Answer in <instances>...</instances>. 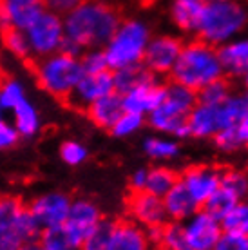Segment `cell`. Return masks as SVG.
Returning a JSON list of instances; mask_svg holds the SVG:
<instances>
[{
	"label": "cell",
	"mask_w": 248,
	"mask_h": 250,
	"mask_svg": "<svg viewBox=\"0 0 248 250\" xmlns=\"http://www.w3.org/2000/svg\"><path fill=\"white\" fill-rule=\"evenodd\" d=\"M178 182H180V176L176 174V170L170 169V167H165V165H156L152 169H147L145 190L163 198Z\"/></svg>",
	"instance_id": "4316f807"
},
{
	"label": "cell",
	"mask_w": 248,
	"mask_h": 250,
	"mask_svg": "<svg viewBox=\"0 0 248 250\" xmlns=\"http://www.w3.org/2000/svg\"><path fill=\"white\" fill-rule=\"evenodd\" d=\"M236 203H237V200L234 198V196H230L225 188L219 187L216 192L212 194L210 198L203 203V208H205L208 214H212L214 218L223 219L225 216L228 214L230 208L236 205Z\"/></svg>",
	"instance_id": "d590c367"
},
{
	"label": "cell",
	"mask_w": 248,
	"mask_h": 250,
	"mask_svg": "<svg viewBox=\"0 0 248 250\" xmlns=\"http://www.w3.org/2000/svg\"><path fill=\"white\" fill-rule=\"evenodd\" d=\"M181 227L190 250H212L223 234L221 219L214 218L205 208H199L190 218L181 221Z\"/></svg>",
	"instance_id": "7c38bea8"
},
{
	"label": "cell",
	"mask_w": 248,
	"mask_h": 250,
	"mask_svg": "<svg viewBox=\"0 0 248 250\" xmlns=\"http://www.w3.org/2000/svg\"><path fill=\"white\" fill-rule=\"evenodd\" d=\"M217 53L225 76L243 78L248 73V35H239L227 44L219 45Z\"/></svg>",
	"instance_id": "d6986e66"
},
{
	"label": "cell",
	"mask_w": 248,
	"mask_h": 250,
	"mask_svg": "<svg viewBox=\"0 0 248 250\" xmlns=\"http://www.w3.org/2000/svg\"><path fill=\"white\" fill-rule=\"evenodd\" d=\"M212 140L223 152H237L243 147H248V107L234 127L219 131Z\"/></svg>",
	"instance_id": "d4e9b609"
},
{
	"label": "cell",
	"mask_w": 248,
	"mask_h": 250,
	"mask_svg": "<svg viewBox=\"0 0 248 250\" xmlns=\"http://www.w3.org/2000/svg\"><path fill=\"white\" fill-rule=\"evenodd\" d=\"M80 62L85 73H100V71L109 69L107 67V60H105V55H103V49H102V47L85 49L80 55Z\"/></svg>",
	"instance_id": "f35d334b"
},
{
	"label": "cell",
	"mask_w": 248,
	"mask_h": 250,
	"mask_svg": "<svg viewBox=\"0 0 248 250\" xmlns=\"http://www.w3.org/2000/svg\"><path fill=\"white\" fill-rule=\"evenodd\" d=\"M168 250H190L180 221H167L160 232V243Z\"/></svg>",
	"instance_id": "836d02e7"
},
{
	"label": "cell",
	"mask_w": 248,
	"mask_h": 250,
	"mask_svg": "<svg viewBox=\"0 0 248 250\" xmlns=\"http://www.w3.org/2000/svg\"><path fill=\"white\" fill-rule=\"evenodd\" d=\"M43 9V0H0V27L24 31Z\"/></svg>",
	"instance_id": "2e32d148"
},
{
	"label": "cell",
	"mask_w": 248,
	"mask_h": 250,
	"mask_svg": "<svg viewBox=\"0 0 248 250\" xmlns=\"http://www.w3.org/2000/svg\"><path fill=\"white\" fill-rule=\"evenodd\" d=\"M24 98H27L25 85L19 78L15 76L0 78V107L4 109V113L9 114Z\"/></svg>",
	"instance_id": "83f0119b"
},
{
	"label": "cell",
	"mask_w": 248,
	"mask_h": 250,
	"mask_svg": "<svg viewBox=\"0 0 248 250\" xmlns=\"http://www.w3.org/2000/svg\"><path fill=\"white\" fill-rule=\"evenodd\" d=\"M89 156V149L78 140H67L60 145V158L63 163H67L71 167H78L85 162Z\"/></svg>",
	"instance_id": "74e56055"
},
{
	"label": "cell",
	"mask_w": 248,
	"mask_h": 250,
	"mask_svg": "<svg viewBox=\"0 0 248 250\" xmlns=\"http://www.w3.org/2000/svg\"><path fill=\"white\" fill-rule=\"evenodd\" d=\"M102 212L96 203L85 198L71 201V208L65 218V223L62 227V236L67 239L69 245L75 249H80V245L87 239V236L100 225L102 221Z\"/></svg>",
	"instance_id": "30bf717a"
},
{
	"label": "cell",
	"mask_w": 248,
	"mask_h": 250,
	"mask_svg": "<svg viewBox=\"0 0 248 250\" xmlns=\"http://www.w3.org/2000/svg\"><path fill=\"white\" fill-rule=\"evenodd\" d=\"M82 0H43V6L45 9L60 15V17H65L69 11H73Z\"/></svg>",
	"instance_id": "7bdbcfd3"
},
{
	"label": "cell",
	"mask_w": 248,
	"mask_h": 250,
	"mask_svg": "<svg viewBox=\"0 0 248 250\" xmlns=\"http://www.w3.org/2000/svg\"><path fill=\"white\" fill-rule=\"evenodd\" d=\"M150 27L142 19H125L122 20L102 47L107 60V67L111 71L140 65L143 62V55L150 40Z\"/></svg>",
	"instance_id": "5b68a950"
},
{
	"label": "cell",
	"mask_w": 248,
	"mask_h": 250,
	"mask_svg": "<svg viewBox=\"0 0 248 250\" xmlns=\"http://www.w3.org/2000/svg\"><path fill=\"white\" fill-rule=\"evenodd\" d=\"M38 245L42 250H78L73 245L67 243V239L62 236V232H43L38 238Z\"/></svg>",
	"instance_id": "60d3db41"
},
{
	"label": "cell",
	"mask_w": 248,
	"mask_h": 250,
	"mask_svg": "<svg viewBox=\"0 0 248 250\" xmlns=\"http://www.w3.org/2000/svg\"><path fill=\"white\" fill-rule=\"evenodd\" d=\"M124 111L125 109H124V104H122V94L114 91V93L107 94L103 98H100L98 102H94L85 113H87V116H89V120H91L96 127L109 131L112 125H114V122L122 116Z\"/></svg>",
	"instance_id": "603a6c76"
},
{
	"label": "cell",
	"mask_w": 248,
	"mask_h": 250,
	"mask_svg": "<svg viewBox=\"0 0 248 250\" xmlns=\"http://www.w3.org/2000/svg\"><path fill=\"white\" fill-rule=\"evenodd\" d=\"M112 227L114 221L102 219L100 225L87 236L78 250H112Z\"/></svg>",
	"instance_id": "4dcf8cb0"
},
{
	"label": "cell",
	"mask_w": 248,
	"mask_h": 250,
	"mask_svg": "<svg viewBox=\"0 0 248 250\" xmlns=\"http://www.w3.org/2000/svg\"><path fill=\"white\" fill-rule=\"evenodd\" d=\"M223 230L237 232L248 236V198L237 201L236 205L228 210V214L221 219Z\"/></svg>",
	"instance_id": "1f68e13d"
},
{
	"label": "cell",
	"mask_w": 248,
	"mask_h": 250,
	"mask_svg": "<svg viewBox=\"0 0 248 250\" xmlns=\"http://www.w3.org/2000/svg\"><path fill=\"white\" fill-rule=\"evenodd\" d=\"M111 93H114V78H112L111 69L100 71V73H83L67 102L76 109L87 111L94 102Z\"/></svg>",
	"instance_id": "4fadbf2b"
},
{
	"label": "cell",
	"mask_w": 248,
	"mask_h": 250,
	"mask_svg": "<svg viewBox=\"0 0 248 250\" xmlns=\"http://www.w3.org/2000/svg\"><path fill=\"white\" fill-rule=\"evenodd\" d=\"M152 250H168V249H165L162 245H156V247H152Z\"/></svg>",
	"instance_id": "7dc6e473"
},
{
	"label": "cell",
	"mask_w": 248,
	"mask_h": 250,
	"mask_svg": "<svg viewBox=\"0 0 248 250\" xmlns=\"http://www.w3.org/2000/svg\"><path fill=\"white\" fill-rule=\"evenodd\" d=\"M248 27V6L245 0H205L196 35L199 40L219 47L239 37Z\"/></svg>",
	"instance_id": "3957f363"
},
{
	"label": "cell",
	"mask_w": 248,
	"mask_h": 250,
	"mask_svg": "<svg viewBox=\"0 0 248 250\" xmlns=\"http://www.w3.org/2000/svg\"><path fill=\"white\" fill-rule=\"evenodd\" d=\"M247 238H248V236H247Z\"/></svg>",
	"instance_id": "681fc988"
},
{
	"label": "cell",
	"mask_w": 248,
	"mask_h": 250,
	"mask_svg": "<svg viewBox=\"0 0 248 250\" xmlns=\"http://www.w3.org/2000/svg\"><path fill=\"white\" fill-rule=\"evenodd\" d=\"M71 201L73 200L65 192L51 190V192L37 196L27 205L40 234L62 230L65 218L69 214V208H71Z\"/></svg>",
	"instance_id": "9c48e42d"
},
{
	"label": "cell",
	"mask_w": 248,
	"mask_h": 250,
	"mask_svg": "<svg viewBox=\"0 0 248 250\" xmlns=\"http://www.w3.org/2000/svg\"><path fill=\"white\" fill-rule=\"evenodd\" d=\"M212 250H248V238L245 234L223 230Z\"/></svg>",
	"instance_id": "ab89813d"
},
{
	"label": "cell",
	"mask_w": 248,
	"mask_h": 250,
	"mask_svg": "<svg viewBox=\"0 0 248 250\" xmlns=\"http://www.w3.org/2000/svg\"><path fill=\"white\" fill-rule=\"evenodd\" d=\"M150 75L147 69L143 67L142 63L140 65H130V67L118 69V71H112V78H114V91L120 94L127 93L129 89L140 85L142 82L149 80Z\"/></svg>",
	"instance_id": "f1b7e54d"
},
{
	"label": "cell",
	"mask_w": 248,
	"mask_h": 250,
	"mask_svg": "<svg viewBox=\"0 0 248 250\" xmlns=\"http://www.w3.org/2000/svg\"><path fill=\"white\" fill-rule=\"evenodd\" d=\"M162 91H163L162 83L156 80V76H150L149 80L142 82L140 85L129 89L127 93L122 94L124 109L129 111V113H136V114H142V116H147V114L160 104Z\"/></svg>",
	"instance_id": "e0dca14e"
},
{
	"label": "cell",
	"mask_w": 248,
	"mask_h": 250,
	"mask_svg": "<svg viewBox=\"0 0 248 250\" xmlns=\"http://www.w3.org/2000/svg\"><path fill=\"white\" fill-rule=\"evenodd\" d=\"M145 183H147V169H136L129 178V185L132 188V192H140L145 190Z\"/></svg>",
	"instance_id": "ee69618b"
},
{
	"label": "cell",
	"mask_w": 248,
	"mask_h": 250,
	"mask_svg": "<svg viewBox=\"0 0 248 250\" xmlns=\"http://www.w3.org/2000/svg\"><path fill=\"white\" fill-rule=\"evenodd\" d=\"M20 134L7 118L0 120V150H7L19 144Z\"/></svg>",
	"instance_id": "b9f144b4"
},
{
	"label": "cell",
	"mask_w": 248,
	"mask_h": 250,
	"mask_svg": "<svg viewBox=\"0 0 248 250\" xmlns=\"http://www.w3.org/2000/svg\"><path fill=\"white\" fill-rule=\"evenodd\" d=\"M143 124H145V116L124 111L122 116L114 122V125H112L109 131H111L112 136L116 138H129V136H134L143 127Z\"/></svg>",
	"instance_id": "e575fe53"
},
{
	"label": "cell",
	"mask_w": 248,
	"mask_h": 250,
	"mask_svg": "<svg viewBox=\"0 0 248 250\" xmlns=\"http://www.w3.org/2000/svg\"><path fill=\"white\" fill-rule=\"evenodd\" d=\"M181 47H183V42L174 35L150 37L142 65L154 76L170 75L174 63L178 62Z\"/></svg>",
	"instance_id": "8fae6325"
},
{
	"label": "cell",
	"mask_w": 248,
	"mask_h": 250,
	"mask_svg": "<svg viewBox=\"0 0 248 250\" xmlns=\"http://www.w3.org/2000/svg\"><path fill=\"white\" fill-rule=\"evenodd\" d=\"M27 38L31 60H40L49 55L62 51L65 42V29H63V17L56 13L43 9L37 19L24 29Z\"/></svg>",
	"instance_id": "ba28073f"
},
{
	"label": "cell",
	"mask_w": 248,
	"mask_h": 250,
	"mask_svg": "<svg viewBox=\"0 0 248 250\" xmlns=\"http://www.w3.org/2000/svg\"><path fill=\"white\" fill-rule=\"evenodd\" d=\"M20 250H42V249H40V245H38V241H33V243L25 245L24 249H20Z\"/></svg>",
	"instance_id": "f6af8a7d"
},
{
	"label": "cell",
	"mask_w": 248,
	"mask_h": 250,
	"mask_svg": "<svg viewBox=\"0 0 248 250\" xmlns=\"http://www.w3.org/2000/svg\"><path fill=\"white\" fill-rule=\"evenodd\" d=\"M243 83H245V87H247V93H248V73L243 76Z\"/></svg>",
	"instance_id": "bcb514c9"
},
{
	"label": "cell",
	"mask_w": 248,
	"mask_h": 250,
	"mask_svg": "<svg viewBox=\"0 0 248 250\" xmlns=\"http://www.w3.org/2000/svg\"><path fill=\"white\" fill-rule=\"evenodd\" d=\"M33 73H35L38 85L45 93L67 102L73 89L76 87V83L85 71L82 67L80 57L71 55L67 51H58L55 55L35 60Z\"/></svg>",
	"instance_id": "8992f818"
},
{
	"label": "cell",
	"mask_w": 248,
	"mask_h": 250,
	"mask_svg": "<svg viewBox=\"0 0 248 250\" xmlns=\"http://www.w3.org/2000/svg\"><path fill=\"white\" fill-rule=\"evenodd\" d=\"M122 22L120 11L107 0H82L63 17L62 51L80 57L85 49L103 47Z\"/></svg>",
	"instance_id": "6da1fadb"
},
{
	"label": "cell",
	"mask_w": 248,
	"mask_h": 250,
	"mask_svg": "<svg viewBox=\"0 0 248 250\" xmlns=\"http://www.w3.org/2000/svg\"><path fill=\"white\" fill-rule=\"evenodd\" d=\"M163 200V207H165V212H167L168 221H185L186 218H190L196 210H199L201 207L198 205V201L194 200L192 196L188 194L183 185L180 182L176 183L170 190H168Z\"/></svg>",
	"instance_id": "44dd1931"
},
{
	"label": "cell",
	"mask_w": 248,
	"mask_h": 250,
	"mask_svg": "<svg viewBox=\"0 0 248 250\" xmlns=\"http://www.w3.org/2000/svg\"><path fill=\"white\" fill-rule=\"evenodd\" d=\"M205 7V0H172L170 2V20L181 33H196L199 19Z\"/></svg>",
	"instance_id": "7402d4cb"
},
{
	"label": "cell",
	"mask_w": 248,
	"mask_h": 250,
	"mask_svg": "<svg viewBox=\"0 0 248 250\" xmlns=\"http://www.w3.org/2000/svg\"><path fill=\"white\" fill-rule=\"evenodd\" d=\"M143 152L152 162H172L180 156L181 147L172 136H149L143 142Z\"/></svg>",
	"instance_id": "484cf974"
},
{
	"label": "cell",
	"mask_w": 248,
	"mask_h": 250,
	"mask_svg": "<svg viewBox=\"0 0 248 250\" xmlns=\"http://www.w3.org/2000/svg\"><path fill=\"white\" fill-rule=\"evenodd\" d=\"M2 45L15 58L31 60V53H29V45H27V38H25L24 31H20V29H2Z\"/></svg>",
	"instance_id": "d6a6232c"
},
{
	"label": "cell",
	"mask_w": 248,
	"mask_h": 250,
	"mask_svg": "<svg viewBox=\"0 0 248 250\" xmlns=\"http://www.w3.org/2000/svg\"><path fill=\"white\" fill-rule=\"evenodd\" d=\"M198 104V93L192 89L181 85L178 82H170L163 85L160 104L147 114L149 125L160 134L172 138L188 136L186 131V120Z\"/></svg>",
	"instance_id": "277c9868"
},
{
	"label": "cell",
	"mask_w": 248,
	"mask_h": 250,
	"mask_svg": "<svg viewBox=\"0 0 248 250\" xmlns=\"http://www.w3.org/2000/svg\"><path fill=\"white\" fill-rule=\"evenodd\" d=\"M170 76H172V82H178L196 93L225 78L217 47L207 44L199 38L185 42L178 57V62L174 63L170 71Z\"/></svg>",
	"instance_id": "7a4b0ae2"
},
{
	"label": "cell",
	"mask_w": 248,
	"mask_h": 250,
	"mask_svg": "<svg viewBox=\"0 0 248 250\" xmlns=\"http://www.w3.org/2000/svg\"><path fill=\"white\" fill-rule=\"evenodd\" d=\"M9 114H11V124L19 131L20 138L35 136L40 131V127H42L40 113H38L37 105L33 104V100L29 96L20 102L19 105L15 107Z\"/></svg>",
	"instance_id": "cb8c5ba5"
},
{
	"label": "cell",
	"mask_w": 248,
	"mask_h": 250,
	"mask_svg": "<svg viewBox=\"0 0 248 250\" xmlns=\"http://www.w3.org/2000/svg\"><path fill=\"white\" fill-rule=\"evenodd\" d=\"M4 118H6V113H4V109L0 107V120H4Z\"/></svg>",
	"instance_id": "c3c4849f"
},
{
	"label": "cell",
	"mask_w": 248,
	"mask_h": 250,
	"mask_svg": "<svg viewBox=\"0 0 248 250\" xmlns=\"http://www.w3.org/2000/svg\"><path fill=\"white\" fill-rule=\"evenodd\" d=\"M127 214H129V219H132L134 223L142 225L147 230L160 229L168 221L163 200L147 190L130 194L127 200Z\"/></svg>",
	"instance_id": "5bb4252c"
},
{
	"label": "cell",
	"mask_w": 248,
	"mask_h": 250,
	"mask_svg": "<svg viewBox=\"0 0 248 250\" xmlns=\"http://www.w3.org/2000/svg\"><path fill=\"white\" fill-rule=\"evenodd\" d=\"M188 136L196 140H212L221 131V118H219V105L201 104L198 102L186 120Z\"/></svg>",
	"instance_id": "ac0fdd59"
},
{
	"label": "cell",
	"mask_w": 248,
	"mask_h": 250,
	"mask_svg": "<svg viewBox=\"0 0 248 250\" xmlns=\"http://www.w3.org/2000/svg\"><path fill=\"white\" fill-rule=\"evenodd\" d=\"M152 241L147 229L132 219L114 221L112 227V250H152Z\"/></svg>",
	"instance_id": "ffe728a7"
},
{
	"label": "cell",
	"mask_w": 248,
	"mask_h": 250,
	"mask_svg": "<svg viewBox=\"0 0 248 250\" xmlns=\"http://www.w3.org/2000/svg\"><path fill=\"white\" fill-rule=\"evenodd\" d=\"M38 238L40 230L27 203L17 196H0V250H20Z\"/></svg>",
	"instance_id": "52a82bcc"
},
{
	"label": "cell",
	"mask_w": 248,
	"mask_h": 250,
	"mask_svg": "<svg viewBox=\"0 0 248 250\" xmlns=\"http://www.w3.org/2000/svg\"><path fill=\"white\" fill-rule=\"evenodd\" d=\"M180 183L188 190V194L203 207L212 194L219 188L221 183V170L214 165H190L180 174Z\"/></svg>",
	"instance_id": "9a60e30c"
},
{
	"label": "cell",
	"mask_w": 248,
	"mask_h": 250,
	"mask_svg": "<svg viewBox=\"0 0 248 250\" xmlns=\"http://www.w3.org/2000/svg\"><path fill=\"white\" fill-rule=\"evenodd\" d=\"M230 93H232L230 85L227 83L225 78H221V80L214 82V83L201 89L198 93V102H201V104H210V105H219V104H223L228 98Z\"/></svg>",
	"instance_id": "8d00e7d4"
},
{
	"label": "cell",
	"mask_w": 248,
	"mask_h": 250,
	"mask_svg": "<svg viewBox=\"0 0 248 250\" xmlns=\"http://www.w3.org/2000/svg\"><path fill=\"white\" fill-rule=\"evenodd\" d=\"M219 187L225 188L230 196H234L237 201L248 198V172L243 169L221 170V183Z\"/></svg>",
	"instance_id": "f546056e"
}]
</instances>
